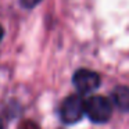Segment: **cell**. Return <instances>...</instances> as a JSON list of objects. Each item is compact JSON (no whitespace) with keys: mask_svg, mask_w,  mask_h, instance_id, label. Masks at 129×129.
Returning a JSON list of instances; mask_svg holds the SVG:
<instances>
[{"mask_svg":"<svg viewBox=\"0 0 129 129\" xmlns=\"http://www.w3.org/2000/svg\"><path fill=\"white\" fill-rule=\"evenodd\" d=\"M85 114L94 123L107 122L112 115L111 101L103 96H92L85 100Z\"/></svg>","mask_w":129,"mask_h":129,"instance_id":"cell-1","label":"cell"},{"mask_svg":"<svg viewBox=\"0 0 129 129\" xmlns=\"http://www.w3.org/2000/svg\"><path fill=\"white\" fill-rule=\"evenodd\" d=\"M85 114V100L79 94H71L60 107V117L64 123H76Z\"/></svg>","mask_w":129,"mask_h":129,"instance_id":"cell-2","label":"cell"},{"mask_svg":"<svg viewBox=\"0 0 129 129\" xmlns=\"http://www.w3.org/2000/svg\"><path fill=\"white\" fill-rule=\"evenodd\" d=\"M72 82L79 93H90L100 86V76L90 70H78L74 74Z\"/></svg>","mask_w":129,"mask_h":129,"instance_id":"cell-3","label":"cell"},{"mask_svg":"<svg viewBox=\"0 0 129 129\" xmlns=\"http://www.w3.org/2000/svg\"><path fill=\"white\" fill-rule=\"evenodd\" d=\"M111 101L118 110L123 112L129 111V87L117 86L111 93Z\"/></svg>","mask_w":129,"mask_h":129,"instance_id":"cell-4","label":"cell"},{"mask_svg":"<svg viewBox=\"0 0 129 129\" xmlns=\"http://www.w3.org/2000/svg\"><path fill=\"white\" fill-rule=\"evenodd\" d=\"M40 2H42V0H20L21 6L25 7V9H34V7H36Z\"/></svg>","mask_w":129,"mask_h":129,"instance_id":"cell-5","label":"cell"},{"mask_svg":"<svg viewBox=\"0 0 129 129\" xmlns=\"http://www.w3.org/2000/svg\"><path fill=\"white\" fill-rule=\"evenodd\" d=\"M20 129H39V128L31 121H25V122H22L20 125Z\"/></svg>","mask_w":129,"mask_h":129,"instance_id":"cell-6","label":"cell"},{"mask_svg":"<svg viewBox=\"0 0 129 129\" xmlns=\"http://www.w3.org/2000/svg\"><path fill=\"white\" fill-rule=\"evenodd\" d=\"M3 34H4V31H3V28H2V25H0V42H2V38H3Z\"/></svg>","mask_w":129,"mask_h":129,"instance_id":"cell-7","label":"cell"},{"mask_svg":"<svg viewBox=\"0 0 129 129\" xmlns=\"http://www.w3.org/2000/svg\"><path fill=\"white\" fill-rule=\"evenodd\" d=\"M0 129H4V122H3L2 118H0Z\"/></svg>","mask_w":129,"mask_h":129,"instance_id":"cell-8","label":"cell"}]
</instances>
